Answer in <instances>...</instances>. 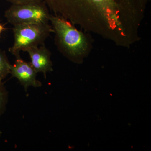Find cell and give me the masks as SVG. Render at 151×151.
Returning <instances> with one entry per match:
<instances>
[{
  "label": "cell",
  "instance_id": "1",
  "mask_svg": "<svg viewBox=\"0 0 151 151\" xmlns=\"http://www.w3.org/2000/svg\"><path fill=\"white\" fill-rule=\"evenodd\" d=\"M150 1L45 0L55 15L116 45L123 43L129 37L132 27L127 19L142 17Z\"/></svg>",
  "mask_w": 151,
  "mask_h": 151
},
{
  "label": "cell",
  "instance_id": "2",
  "mask_svg": "<svg viewBox=\"0 0 151 151\" xmlns=\"http://www.w3.org/2000/svg\"><path fill=\"white\" fill-rule=\"evenodd\" d=\"M50 22L55 34V45L59 51L72 62L82 63L92 49L89 37L61 17L50 15Z\"/></svg>",
  "mask_w": 151,
  "mask_h": 151
},
{
  "label": "cell",
  "instance_id": "3",
  "mask_svg": "<svg viewBox=\"0 0 151 151\" xmlns=\"http://www.w3.org/2000/svg\"><path fill=\"white\" fill-rule=\"evenodd\" d=\"M13 45L9 51L17 58L19 57L20 51L44 44L50 33L53 32L49 24H22L14 26Z\"/></svg>",
  "mask_w": 151,
  "mask_h": 151
},
{
  "label": "cell",
  "instance_id": "4",
  "mask_svg": "<svg viewBox=\"0 0 151 151\" xmlns=\"http://www.w3.org/2000/svg\"><path fill=\"white\" fill-rule=\"evenodd\" d=\"M5 17L11 24H49L50 14L45 1L24 4H12L5 12Z\"/></svg>",
  "mask_w": 151,
  "mask_h": 151
},
{
  "label": "cell",
  "instance_id": "5",
  "mask_svg": "<svg viewBox=\"0 0 151 151\" xmlns=\"http://www.w3.org/2000/svg\"><path fill=\"white\" fill-rule=\"evenodd\" d=\"M10 73L12 77L18 79L26 91L30 86L37 87L42 86L41 82L37 79V73L32 65L21 57L17 58L14 63L11 65Z\"/></svg>",
  "mask_w": 151,
  "mask_h": 151
},
{
  "label": "cell",
  "instance_id": "6",
  "mask_svg": "<svg viewBox=\"0 0 151 151\" xmlns=\"http://www.w3.org/2000/svg\"><path fill=\"white\" fill-rule=\"evenodd\" d=\"M26 52L29 55L30 63L37 73H42L46 77L47 72L53 71L51 52L44 44L40 47H31Z\"/></svg>",
  "mask_w": 151,
  "mask_h": 151
},
{
  "label": "cell",
  "instance_id": "7",
  "mask_svg": "<svg viewBox=\"0 0 151 151\" xmlns=\"http://www.w3.org/2000/svg\"><path fill=\"white\" fill-rule=\"evenodd\" d=\"M11 65L6 52L0 49V82L9 74Z\"/></svg>",
  "mask_w": 151,
  "mask_h": 151
},
{
  "label": "cell",
  "instance_id": "8",
  "mask_svg": "<svg viewBox=\"0 0 151 151\" xmlns=\"http://www.w3.org/2000/svg\"><path fill=\"white\" fill-rule=\"evenodd\" d=\"M8 100V92L3 81L0 82V116L4 113ZM1 132L0 131V135Z\"/></svg>",
  "mask_w": 151,
  "mask_h": 151
},
{
  "label": "cell",
  "instance_id": "9",
  "mask_svg": "<svg viewBox=\"0 0 151 151\" xmlns=\"http://www.w3.org/2000/svg\"><path fill=\"white\" fill-rule=\"evenodd\" d=\"M6 1L12 3V4L19 5L39 2L45 0H6Z\"/></svg>",
  "mask_w": 151,
  "mask_h": 151
},
{
  "label": "cell",
  "instance_id": "10",
  "mask_svg": "<svg viewBox=\"0 0 151 151\" xmlns=\"http://www.w3.org/2000/svg\"><path fill=\"white\" fill-rule=\"evenodd\" d=\"M5 29V28L4 27V25L0 24V35H1V33L3 32V31H4Z\"/></svg>",
  "mask_w": 151,
  "mask_h": 151
}]
</instances>
